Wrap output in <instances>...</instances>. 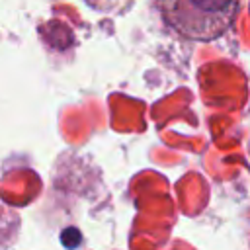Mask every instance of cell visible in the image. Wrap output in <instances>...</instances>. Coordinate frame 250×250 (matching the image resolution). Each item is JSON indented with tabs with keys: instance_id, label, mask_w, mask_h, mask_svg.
<instances>
[{
	"instance_id": "6da1fadb",
	"label": "cell",
	"mask_w": 250,
	"mask_h": 250,
	"mask_svg": "<svg viewBox=\"0 0 250 250\" xmlns=\"http://www.w3.org/2000/svg\"><path fill=\"white\" fill-rule=\"evenodd\" d=\"M166 23L188 39L211 41L223 35L240 6V0H158Z\"/></svg>"
}]
</instances>
